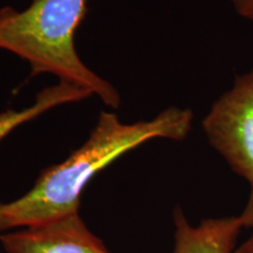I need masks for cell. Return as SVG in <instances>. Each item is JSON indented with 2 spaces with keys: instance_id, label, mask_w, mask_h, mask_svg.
I'll use <instances>...</instances> for the list:
<instances>
[{
  "instance_id": "3",
  "label": "cell",
  "mask_w": 253,
  "mask_h": 253,
  "mask_svg": "<svg viewBox=\"0 0 253 253\" xmlns=\"http://www.w3.org/2000/svg\"><path fill=\"white\" fill-rule=\"evenodd\" d=\"M208 142L232 171L253 185V68L211 106L202 121Z\"/></svg>"
},
{
  "instance_id": "9",
  "label": "cell",
  "mask_w": 253,
  "mask_h": 253,
  "mask_svg": "<svg viewBox=\"0 0 253 253\" xmlns=\"http://www.w3.org/2000/svg\"><path fill=\"white\" fill-rule=\"evenodd\" d=\"M232 253H253V233L248 240H245L238 249H236Z\"/></svg>"
},
{
  "instance_id": "1",
  "label": "cell",
  "mask_w": 253,
  "mask_h": 253,
  "mask_svg": "<svg viewBox=\"0 0 253 253\" xmlns=\"http://www.w3.org/2000/svg\"><path fill=\"white\" fill-rule=\"evenodd\" d=\"M192 121V110L179 107H169L156 118L131 125L122 123L114 113L102 112L79 149L43 170L21 197L0 203V231L37 226L79 213L84 188L104 168L155 138L185 140Z\"/></svg>"
},
{
  "instance_id": "7",
  "label": "cell",
  "mask_w": 253,
  "mask_h": 253,
  "mask_svg": "<svg viewBox=\"0 0 253 253\" xmlns=\"http://www.w3.org/2000/svg\"><path fill=\"white\" fill-rule=\"evenodd\" d=\"M239 17L253 24V0H226Z\"/></svg>"
},
{
  "instance_id": "6",
  "label": "cell",
  "mask_w": 253,
  "mask_h": 253,
  "mask_svg": "<svg viewBox=\"0 0 253 253\" xmlns=\"http://www.w3.org/2000/svg\"><path fill=\"white\" fill-rule=\"evenodd\" d=\"M91 91L86 88H81L67 82L60 81L55 86L41 90L37 95L36 102L27 108L21 110L8 109L0 113V142L11 134L14 129L24 123L34 120L41 114L55 108L60 104L78 102L89 97Z\"/></svg>"
},
{
  "instance_id": "8",
  "label": "cell",
  "mask_w": 253,
  "mask_h": 253,
  "mask_svg": "<svg viewBox=\"0 0 253 253\" xmlns=\"http://www.w3.org/2000/svg\"><path fill=\"white\" fill-rule=\"evenodd\" d=\"M238 217L243 227H249L253 230V185L251 186V192H250L244 210Z\"/></svg>"
},
{
  "instance_id": "2",
  "label": "cell",
  "mask_w": 253,
  "mask_h": 253,
  "mask_svg": "<svg viewBox=\"0 0 253 253\" xmlns=\"http://www.w3.org/2000/svg\"><path fill=\"white\" fill-rule=\"evenodd\" d=\"M87 0H33L24 11H0V49L30 63L32 74L48 73L86 88L118 108L120 94L79 58L74 37L86 14Z\"/></svg>"
},
{
  "instance_id": "5",
  "label": "cell",
  "mask_w": 253,
  "mask_h": 253,
  "mask_svg": "<svg viewBox=\"0 0 253 253\" xmlns=\"http://www.w3.org/2000/svg\"><path fill=\"white\" fill-rule=\"evenodd\" d=\"M173 253H232L242 229L239 217L209 218L191 225L179 208L173 212Z\"/></svg>"
},
{
  "instance_id": "4",
  "label": "cell",
  "mask_w": 253,
  "mask_h": 253,
  "mask_svg": "<svg viewBox=\"0 0 253 253\" xmlns=\"http://www.w3.org/2000/svg\"><path fill=\"white\" fill-rule=\"evenodd\" d=\"M7 253H110L79 213L0 236Z\"/></svg>"
}]
</instances>
